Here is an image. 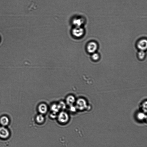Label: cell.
I'll use <instances>...</instances> for the list:
<instances>
[{"instance_id":"cell-1","label":"cell","mask_w":147,"mask_h":147,"mask_svg":"<svg viewBox=\"0 0 147 147\" xmlns=\"http://www.w3.org/2000/svg\"><path fill=\"white\" fill-rule=\"evenodd\" d=\"M72 35L76 38H81L83 35L84 30L81 27H74L72 31Z\"/></svg>"},{"instance_id":"cell-2","label":"cell","mask_w":147,"mask_h":147,"mask_svg":"<svg viewBox=\"0 0 147 147\" xmlns=\"http://www.w3.org/2000/svg\"><path fill=\"white\" fill-rule=\"evenodd\" d=\"M58 120L60 122L65 123L67 122L69 120V116L67 113L62 112L58 116Z\"/></svg>"},{"instance_id":"cell-3","label":"cell","mask_w":147,"mask_h":147,"mask_svg":"<svg viewBox=\"0 0 147 147\" xmlns=\"http://www.w3.org/2000/svg\"><path fill=\"white\" fill-rule=\"evenodd\" d=\"M98 48L97 44L94 41L89 43L87 46V50L89 53H93L95 52Z\"/></svg>"},{"instance_id":"cell-4","label":"cell","mask_w":147,"mask_h":147,"mask_svg":"<svg viewBox=\"0 0 147 147\" xmlns=\"http://www.w3.org/2000/svg\"><path fill=\"white\" fill-rule=\"evenodd\" d=\"M86 105V101L83 99L81 98L78 99L77 101L76 107L77 109L83 110L85 109Z\"/></svg>"},{"instance_id":"cell-5","label":"cell","mask_w":147,"mask_h":147,"mask_svg":"<svg viewBox=\"0 0 147 147\" xmlns=\"http://www.w3.org/2000/svg\"><path fill=\"white\" fill-rule=\"evenodd\" d=\"M138 48L141 51H145L147 49V42L146 39H143L139 41L137 44Z\"/></svg>"},{"instance_id":"cell-6","label":"cell","mask_w":147,"mask_h":147,"mask_svg":"<svg viewBox=\"0 0 147 147\" xmlns=\"http://www.w3.org/2000/svg\"><path fill=\"white\" fill-rule=\"evenodd\" d=\"M72 22L74 27H81L84 23V20L82 18L77 17L74 18Z\"/></svg>"},{"instance_id":"cell-7","label":"cell","mask_w":147,"mask_h":147,"mask_svg":"<svg viewBox=\"0 0 147 147\" xmlns=\"http://www.w3.org/2000/svg\"><path fill=\"white\" fill-rule=\"evenodd\" d=\"M48 108L46 104L42 103L39 105L38 107V112L41 114H45L48 111Z\"/></svg>"},{"instance_id":"cell-8","label":"cell","mask_w":147,"mask_h":147,"mask_svg":"<svg viewBox=\"0 0 147 147\" xmlns=\"http://www.w3.org/2000/svg\"><path fill=\"white\" fill-rule=\"evenodd\" d=\"M9 135V132L8 130L4 127H0V137L6 138Z\"/></svg>"},{"instance_id":"cell-9","label":"cell","mask_w":147,"mask_h":147,"mask_svg":"<svg viewBox=\"0 0 147 147\" xmlns=\"http://www.w3.org/2000/svg\"><path fill=\"white\" fill-rule=\"evenodd\" d=\"M76 102L75 98L73 96L70 95L68 96L66 99V103L70 106L73 105Z\"/></svg>"},{"instance_id":"cell-10","label":"cell","mask_w":147,"mask_h":147,"mask_svg":"<svg viewBox=\"0 0 147 147\" xmlns=\"http://www.w3.org/2000/svg\"><path fill=\"white\" fill-rule=\"evenodd\" d=\"M60 109V106L58 104H53L51 107V110L52 112L55 114H56L58 112Z\"/></svg>"},{"instance_id":"cell-11","label":"cell","mask_w":147,"mask_h":147,"mask_svg":"<svg viewBox=\"0 0 147 147\" xmlns=\"http://www.w3.org/2000/svg\"><path fill=\"white\" fill-rule=\"evenodd\" d=\"M9 120L6 116H3L1 118L0 122L1 124L3 126H6L8 124Z\"/></svg>"},{"instance_id":"cell-12","label":"cell","mask_w":147,"mask_h":147,"mask_svg":"<svg viewBox=\"0 0 147 147\" xmlns=\"http://www.w3.org/2000/svg\"><path fill=\"white\" fill-rule=\"evenodd\" d=\"M37 122L41 124L44 122L45 121V118L43 114H40L37 116L36 118Z\"/></svg>"},{"instance_id":"cell-13","label":"cell","mask_w":147,"mask_h":147,"mask_svg":"<svg viewBox=\"0 0 147 147\" xmlns=\"http://www.w3.org/2000/svg\"><path fill=\"white\" fill-rule=\"evenodd\" d=\"M145 56H146V53L144 51L140 50V51H139L138 53V57L141 60H143Z\"/></svg>"},{"instance_id":"cell-14","label":"cell","mask_w":147,"mask_h":147,"mask_svg":"<svg viewBox=\"0 0 147 147\" xmlns=\"http://www.w3.org/2000/svg\"><path fill=\"white\" fill-rule=\"evenodd\" d=\"M91 57L93 60L94 61H97L99 60V56L98 53L95 52L93 53Z\"/></svg>"},{"instance_id":"cell-15","label":"cell","mask_w":147,"mask_h":147,"mask_svg":"<svg viewBox=\"0 0 147 147\" xmlns=\"http://www.w3.org/2000/svg\"><path fill=\"white\" fill-rule=\"evenodd\" d=\"M137 118L140 120H142L145 118V115L142 113H139L137 115Z\"/></svg>"},{"instance_id":"cell-16","label":"cell","mask_w":147,"mask_h":147,"mask_svg":"<svg viewBox=\"0 0 147 147\" xmlns=\"http://www.w3.org/2000/svg\"><path fill=\"white\" fill-rule=\"evenodd\" d=\"M58 105H59V106H60V109H65L66 108V104L63 102H60V103L58 104Z\"/></svg>"},{"instance_id":"cell-17","label":"cell","mask_w":147,"mask_h":147,"mask_svg":"<svg viewBox=\"0 0 147 147\" xmlns=\"http://www.w3.org/2000/svg\"><path fill=\"white\" fill-rule=\"evenodd\" d=\"M70 108V110L72 112H75L76 111V109H77L76 107L74 106L73 105H71Z\"/></svg>"},{"instance_id":"cell-18","label":"cell","mask_w":147,"mask_h":147,"mask_svg":"<svg viewBox=\"0 0 147 147\" xmlns=\"http://www.w3.org/2000/svg\"><path fill=\"white\" fill-rule=\"evenodd\" d=\"M142 107H143V109L144 111L145 112V110H146L147 111V103L146 102V103H145L143 104Z\"/></svg>"}]
</instances>
